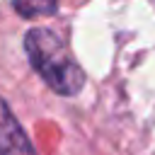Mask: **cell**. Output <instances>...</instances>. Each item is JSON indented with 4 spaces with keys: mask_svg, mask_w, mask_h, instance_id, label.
Returning <instances> with one entry per match:
<instances>
[{
    "mask_svg": "<svg viewBox=\"0 0 155 155\" xmlns=\"http://www.w3.org/2000/svg\"><path fill=\"white\" fill-rule=\"evenodd\" d=\"M27 56L34 65V70L44 78V82L61 92V94H75L85 85L82 68L73 61V53L68 44L51 29H31L24 39Z\"/></svg>",
    "mask_w": 155,
    "mask_h": 155,
    "instance_id": "1",
    "label": "cell"
},
{
    "mask_svg": "<svg viewBox=\"0 0 155 155\" xmlns=\"http://www.w3.org/2000/svg\"><path fill=\"white\" fill-rule=\"evenodd\" d=\"M0 155H36L29 138L15 121L7 104L0 99Z\"/></svg>",
    "mask_w": 155,
    "mask_h": 155,
    "instance_id": "2",
    "label": "cell"
},
{
    "mask_svg": "<svg viewBox=\"0 0 155 155\" xmlns=\"http://www.w3.org/2000/svg\"><path fill=\"white\" fill-rule=\"evenodd\" d=\"M58 0H15V10L24 17H39L56 12Z\"/></svg>",
    "mask_w": 155,
    "mask_h": 155,
    "instance_id": "3",
    "label": "cell"
}]
</instances>
